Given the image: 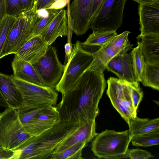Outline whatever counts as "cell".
Listing matches in <instances>:
<instances>
[{
	"mask_svg": "<svg viewBox=\"0 0 159 159\" xmlns=\"http://www.w3.org/2000/svg\"><path fill=\"white\" fill-rule=\"evenodd\" d=\"M106 86L103 72L86 70L56 107L60 121L85 123L95 120Z\"/></svg>",
	"mask_w": 159,
	"mask_h": 159,
	"instance_id": "obj_1",
	"label": "cell"
},
{
	"mask_svg": "<svg viewBox=\"0 0 159 159\" xmlns=\"http://www.w3.org/2000/svg\"><path fill=\"white\" fill-rule=\"evenodd\" d=\"M84 123L60 122L29 139L15 151V159H50L60 144Z\"/></svg>",
	"mask_w": 159,
	"mask_h": 159,
	"instance_id": "obj_2",
	"label": "cell"
},
{
	"mask_svg": "<svg viewBox=\"0 0 159 159\" xmlns=\"http://www.w3.org/2000/svg\"><path fill=\"white\" fill-rule=\"evenodd\" d=\"M131 139L129 129L117 132L106 129L95 137L91 150L99 158H127L126 152Z\"/></svg>",
	"mask_w": 159,
	"mask_h": 159,
	"instance_id": "obj_3",
	"label": "cell"
},
{
	"mask_svg": "<svg viewBox=\"0 0 159 159\" xmlns=\"http://www.w3.org/2000/svg\"><path fill=\"white\" fill-rule=\"evenodd\" d=\"M107 83V94L112 105L128 125L137 116L133 96L139 82L131 83L110 77Z\"/></svg>",
	"mask_w": 159,
	"mask_h": 159,
	"instance_id": "obj_4",
	"label": "cell"
},
{
	"mask_svg": "<svg viewBox=\"0 0 159 159\" xmlns=\"http://www.w3.org/2000/svg\"><path fill=\"white\" fill-rule=\"evenodd\" d=\"M31 137L21 123L17 110L8 107L0 113V145L2 147L15 151Z\"/></svg>",
	"mask_w": 159,
	"mask_h": 159,
	"instance_id": "obj_5",
	"label": "cell"
},
{
	"mask_svg": "<svg viewBox=\"0 0 159 159\" xmlns=\"http://www.w3.org/2000/svg\"><path fill=\"white\" fill-rule=\"evenodd\" d=\"M42 17L38 15L35 6L16 17L11 27L2 54V58L16 54L33 31Z\"/></svg>",
	"mask_w": 159,
	"mask_h": 159,
	"instance_id": "obj_6",
	"label": "cell"
},
{
	"mask_svg": "<svg viewBox=\"0 0 159 159\" xmlns=\"http://www.w3.org/2000/svg\"><path fill=\"white\" fill-rule=\"evenodd\" d=\"M93 57V53L85 50L81 43L77 40L73 45L69 60L64 65L63 76L55 90L64 95L89 67Z\"/></svg>",
	"mask_w": 159,
	"mask_h": 159,
	"instance_id": "obj_7",
	"label": "cell"
},
{
	"mask_svg": "<svg viewBox=\"0 0 159 159\" xmlns=\"http://www.w3.org/2000/svg\"><path fill=\"white\" fill-rule=\"evenodd\" d=\"M12 80L20 92L22 104L19 112L27 111L46 105H56L57 92L53 88L42 86L28 82L11 75Z\"/></svg>",
	"mask_w": 159,
	"mask_h": 159,
	"instance_id": "obj_8",
	"label": "cell"
},
{
	"mask_svg": "<svg viewBox=\"0 0 159 159\" xmlns=\"http://www.w3.org/2000/svg\"><path fill=\"white\" fill-rule=\"evenodd\" d=\"M127 0H104L91 22L93 30L116 31L122 25Z\"/></svg>",
	"mask_w": 159,
	"mask_h": 159,
	"instance_id": "obj_9",
	"label": "cell"
},
{
	"mask_svg": "<svg viewBox=\"0 0 159 159\" xmlns=\"http://www.w3.org/2000/svg\"><path fill=\"white\" fill-rule=\"evenodd\" d=\"M45 87L55 88L63 76L65 66L60 61L56 48L49 46L45 53L32 64Z\"/></svg>",
	"mask_w": 159,
	"mask_h": 159,
	"instance_id": "obj_10",
	"label": "cell"
},
{
	"mask_svg": "<svg viewBox=\"0 0 159 159\" xmlns=\"http://www.w3.org/2000/svg\"><path fill=\"white\" fill-rule=\"evenodd\" d=\"M92 0H72L69 8L71 30L77 36L89 29L90 11Z\"/></svg>",
	"mask_w": 159,
	"mask_h": 159,
	"instance_id": "obj_11",
	"label": "cell"
},
{
	"mask_svg": "<svg viewBox=\"0 0 159 159\" xmlns=\"http://www.w3.org/2000/svg\"><path fill=\"white\" fill-rule=\"evenodd\" d=\"M140 34H159V4H139Z\"/></svg>",
	"mask_w": 159,
	"mask_h": 159,
	"instance_id": "obj_12",
	"label": "cell"
},
{
	"mask_svg": "<svg viewBox=\"0 0 159 159\" xmlns=\"http://www.w3.org/2000/svg\"><path fill=\"white\" fill-rule=\"evenodd\" d=\"M106 68L120 80L131 83L138 82L134 76L130 53L126 52L115 56L107 63Z\"/></svg>",
	"mask_w": 159,
	"mask_h": 159,
	"instance_id": "obj_13",
	"label": "cell"
},
{
	"mask_svg": "<svg viewBox=\"0 0 159 159\" xmlns=\"http://www.w3.org/2000/svg\"><path fill=\"white\" fill-rule=\"evenodd\" d=\"M49 46L40 36L27 40L20 47L15 56L33 64L46 52Z\"/></svg>",
	"mask_w": 159,
	"mask_h": 159,
	"instance_id": "obj_14",
	"label": "cell"
},
{
	"mask_svg": "<svg viewBox=\"0 0 159 159\" xmlns=\"http://www.w3.org/2000/svg\"><path fill=\"white\" fill-rule=\"evenodd\" d=\"M97 134L96 132L95 119L84 123L63 141L55 152L61 151L77 143L84 142L87 143Z\"/></svg>",
	"mask_w": 159,
	"mask_h": 159,
	"instance_id": "obj_15",
	"label": "cell"
},
{
	"mask_svg": "<svg viewBox=\"0 0 159 159\" xmlns=\"http://www.w3.org/2000/svg\"><path fill=\"white\" fill-rule=\"evenodd\" d=\"M66 10L60 9L47 29L40 36L48 44H52L59 37L68 35Z\"/></svg>",
	"mask_w": 159,
	"mask_h": 159,
	"instance_id": "obj_16",
	"label": "cell"
},
{
	"mask_svg": "<svg viewBox=\"0 0 159 159\" xmlns=\"http://www.w3.org/2000/svg\"><path fill=\"white\" fill-rule=\"evenodd\" d=\"M145 62L159 64V34H139L137 37Z\"/></svg>",
	"mask_w": 159,
	"mask_h": 159,
	"instance_id": "obj_17",
	"label": "cell"
},
{
	"mask_svg": "<svg viewBox=\"0 0 159 159\" xmlns=\"http://www.w3.org/2000/svg\"><path fill=\"white\" fill-rule=\"evenodd\" d=\"M11 66L13 75L24 81L45 87L32 64L25 60L14 57Z\"/></svg>",
	"mask_w": 159,
	"mask_h": 159,
	"instance_id": "obj_18",
	"label": "cell"
},
{
	"mask_svg": "<svg viewBox=\"0 0 159 159\" xmlns=\"http://www.w3.org/2000/svg\"><path fill=\"white\" fill-rule=\"evenodd\" d=\"M0 91L10 107L17 110L21 107L22 97L12 81L11 75L0 73Z\"/></svg>",
	"mask_w": 159,
	"mask_h": 159,
	"instance_id": "obj_19",
	"label": "cell"
},
{
	"mask_svg": "<svg viewBox=\"0 0 159 159\" xmlns=\"http://www.w3.org/2000/svg\"><path fill=\"white\" fill-rule=\"evenodd\" d=\"M93 60L87 70L103 72L106 69L107 63L113 57L119 54L107 43L93 53Z\"/></svg>",
	"mask_w": 159,
	"mask_h": 159,
	"instance_id": "obj_20",
	"label": "cell"
},
{
	"mask_svg": "<svg viewBox=\"0 0 159 159\" xmlns=\"http://www.w3.org/2000/svg\"><path fill=\"white\" fill-rule=\"evenodd\" d=\"M128 125L132 138L135 136L159 129V118L149 119L141 118L137 116L130 122Z\"/></svg>",
	"mask_w": 159,
	"mask_h": 159,
	"instance_id": "obj_21",
	"label": "cell"
},
{
	"mask_svg": "<svg viewBox=\"0 0 159 159\" xmlns=\"http://www.w3.org/2000/svg\"><path fill=\"white\" fill-rule=\"evenodd\" d=\"M117 35L116 31L93 30L86 40L81 44L83 46H96L100 48L111 40Z\"/></svg>",
	"mask_w": 159,
	"mask_h": 159,
	"instance_id": "obj_22",
	"label": "cell"
},
{
	"mask_svg": "<svg viewBox=\"0 0 159 159\" xmlns=\"http://www.w3.org/2000/svg\"><path fill=\"white\" fill-rule=\"evenodd\" d=\"M141 81L145 86L159 90V64L145 62Z\"/></svg>",
	"mask_w": 159,
	"mask_h": 159,
	"instance_id": "obj_23",
	"label": "cell"
},
{
	"mask_svg": "<svg viewBox=\"0 0 159 159\" xmlns=\"http://www.w3.org/2000/svg\"><path fill=\"white\" fill-rule=\"evenodd\" d=\"M87 143L83 142L74 144L52 155L51 159H81L82 151Z\"/></svg>",
	"mask_w": 159,
	"mask_h": 159,
	"instance_id": "obj_24",
	"label": "cell"
},
{
	"mask_svg": "<svg viewBox=\"0 0 159 159\" xmlns=\"http://www.w3.org/2000/svg\"><path fill=\"white\" fill-rule=\"evenodd\" d=\"M137 43L138 46L133 49L130 54L136 80L138 82H141L146 63L142 54L140 45L138 42Z\"/></svg>",
	"mask_w": 159,
	"mask_h": 159,
	"instance_id": "obj_25",
	"label": "cell"
},
{
	"mask_svg": "<svg viewBox=\"0 0 159 159\" xmlns=\"http://www.w3.org/2000/svg\"><path fill=\"white\" fill-rule=\"evenodd\" d=\"M131 142L136 146L148 147L159 144V129L133 137Z\"/></svg>",
	"mask_w": 159,
	"mask_h": 159,
	"instance_id": "obj_26",
	"label": "cell"
},
{
	"mask_svg": "<svg viewBox=\"0 0 159 159\" xmlns=\"http://www.w3.org/2000/svg\"><path fill=\"white\" fill-rule=\"evenodd\" d=\"M130 33L125 31L117 35L113 39L107 43L115 49L119 54H124L132 49L133 44H130L128 38V35Z\"/></svg>",
	"mask_w": 159,
	"mask_h": 159,
	"instance_id": "obj_27",
	"label": "cell"
},
{
	"mask_svg": "<svg viewBox=\"0 0 159 159\" xmlns=\"http://www.w3.org/2000/svg\"><path fill=\"white\" fill-rule=\"evenodd\" d=\"M46 9L48 11V15L40 18L27 41L34 37L40 36L47 29L60 10L55 9Z\"/></svg>",
	"mask_w": 159,
	"mask_h": 159,
	"instance_id": "obj_28",
	"label": "cell"
},
{
	"mask_svg": "<svg viewBox=\"0 0 159 159\" xmlns=\"http://www.w3.org/2000/svg\"><path fill=\"white\" fill-rule=\"evenodd\" d=\"M16 17L6 15L0 20V60L9 33Z\"/></svg>",
	"mask_w": 159,
	"mask_h": 159,
	"instance_id": "obj_29",
	"label": "cell"
},
{
	"mask_svg": "<svg viewBox=\"0 0 159 159\" xmlns=\"http://www.w3.org/2000/svg\"><path fill=\"white\" fill-rule=\"evenodd\" d=\"M6 15L17 17L25 11L21 0H5Z\"/></svg>",
	"mask_w": 159,
	"mask_h": 159,
	"instance_id": "obj_30",
	"label": "cell"
},
{
	"mask_svg": "<svg viewBox=\"0 0 159 159\" xmlns=\"http://www.w3.org/2000/svg\"><path fill=\"white\" fill-rule=\"evenodd\" d=\"M49 105H44L23 111H18L19 118L21 123L24 125L34 119L39 113Z\"/></svg>",
	"mask_w": 159,
	"mask_h": 159,
	"instance_id": "obj_31",
	"label": "cell"
},
{
	"mask_svg": "<svg viewBox=\"0 0 159 159\" xmlns=\"http://www.w3.org/2000/svg\"><path fill=\"white\" fill-rule=\"evenodd\" d=\"M126 155L131 159H147L154 157L150 152L139 148L128 149Z\"/></svg>",
	"mask_w": 159,
	"mask_h": 159,
	"instance_id": "obj_32",
	"label": "cell"
},
{
	"mask_svg": "<svg viewBox=\"0 0 159 159\" xmlns=\"http://www.w3.org/2000/svg\"><path fill=\"white\" fill-rule=\"evenodd\" d=\"M104 0H92L90 11V23L98 13Z\"/></svg>",
	"mask_w": 159,
	"mask_h": 159,
	"instance_id": "obj_33",
	"label": "cell"
},
{
	"mask_svg": "<svg viewBox=\"0 0 159 159\" xmlns=\"http://www.w3.org/2000/svg\"><path fill=\"white\" fill-rule=\"evenodd\" d=\"M54 3V0H36L35 7L37 11L48 9Z\"/></svg>",
	"mask_w": 159,
	"mask_h": 159,
	"instance_id": "obj_34",
	"label": "cell"
},
{
	"mask_svg": "<svg viewBox=\"0 0 159 159\" xmlns=\"http://www.w3.org/2000/svg\"><path fill=\"white\" fill-rule=\"evenodd\" d=\"M15 151L0 147V159H14Z\"/></svg>",
	"mask_w": 159,
	"mask_h": 159,
	"instance_id": "obj_35",
	"label": "cell"
},
{
	"mask_svg": "<svg viewBox=\"0 0 159 159\" xmlns=\"http://www.w3.org/2000/svg\"><path fill=\"white\" fill-rule=\"evenodd\" d=\"M70 0H59L54 3L48 9H63L68 3Z\"/></svg>",
	"mask_w": 159,
	"mask_h": 159,
	"instance_id": "obj_36",
	"label": "cell"
},
{
	"mask_svg": "<svg viewBox=\"0 0 159 159\" xmlns=\"http://www.w3.org/2000/svg\"><path fill=\"white\" fill-rule=\"evenodd\" d=\"M64 48L66 54L64 64V65H65L69 60L71 55L72 46L71 42L68 41V42L65 44Z\"/></svg>",
	"mask_w": 159,
	"mask_h": 159,
	"instance_id": "obj_37",
	"label": "cell"
},
{
	"mask_svg": "<svg viewBox=\"0 0 159 159\" xmlns=\"http://www.w3.org/2000/svg\"><path fill=\"white\" fill-rule=\"evenodd\" d=\"M25 11L31 9L35 4L36 0H21Z\"/></svg>",
	"mask_w": 159,
	"mask_h": 159,
	"instance_id": "obj_38",
	"label": "cell"
},
{
	"mask_svg": "<svg viewBox=\"0 0 159 159\" xmlns=\"http://www.w3.org/2000/svg\"><path fill=\"white\" fill-rule=\"evenodd\" d=\"M6 15L5 0H0V20Z\"/></svg>",
	"mask_w": 159,
	"mask_h": 159,
	"instance_id": "obj_39",
	"label": "cell"
},
{
	"mask_svg": "<svg viewBox=\"0 0 159 159\" xmlns=\"http://www.w3.org/2000/svg\"><path fill=\"white\" fill-rule=\"evenodd\" d=\"M139 4H159V0H133Z\"/></svg>",
	"mask_w": 159,
	"mask_h": 159,
	"instance_id": "obj_40",
	"label": "cell"
},
{
	"mask_svg": "<svg viewBox=\"0 0 159 159\" xmlns=\"http://www.w3.org/2000/svg\"><path fill=\"white\" fill-rule=\"evenodd\" d=\"M0 107L6 108L10 107V106L1 91H0Z\"/></svg>",
	"mask_w": 159,
	"mask_h": 159,
	"instance_id": "obj_41",
	"label": "cell"
}]
</instances>
